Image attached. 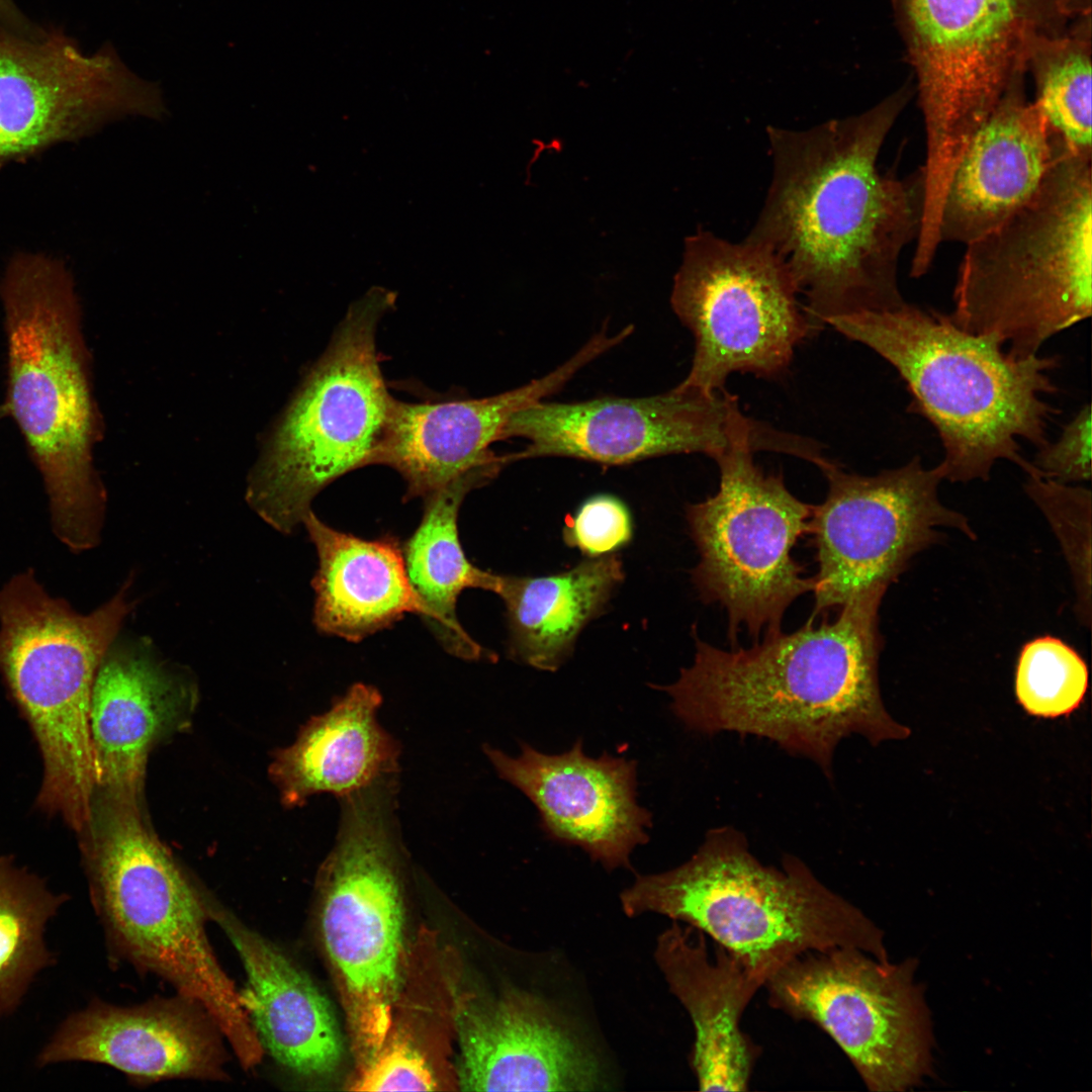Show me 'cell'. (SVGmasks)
<instances>
[{"mask_svg":"<svg viewBox=\"0 0 1092 1092\" xmlns=\"http://www.w3.org/2000/svg\"><path fill=\"white\" fill-rule=\"evenodd\" d=\"M389 783L343 797L339 833L318 873V925L358 1071L386 1041L403 960L398 839Z\"/></svg>","mask_w":1092,"mask_h":1092,"instance_id":"cell-10","label":"cell"},{"mask_svg":"<svg viewBox=\"0 0 1092 1092\" xmlns=\"http://www.w3.org/2000/svg\"><path fill=\"white\" fill-rule=\"evenodd\" d=\"M871 957L855 947L808 951L763 987L771 1007L825 1031L871 1091H904L931 1071L929 1013L914 960Z\"/></svg>","mask_w":1092,"mask_h":1092,"instance_id":"cell-14","label":"cell"},{"mask_svg":"<svg viewBox=\"0 0 1092 1092\" xmlns=\"http://www.w3.org/2000/svg\"><path fill=\"white\" fill-rule=\"evenodd\" d=\"M464 1091H588L600 1084L597 1061L539 997L507 989L497 997L456 1001Z\"/></svg>","mask_w":1092,"mask_h":1092,"instance_id":"cell-20","label":"cell"},{"mask_svg":"<svg viewBox=\"0 0 1092 1092\" xmlns=\"http://www.w3.org/2000/svg\"><path fill=\"white\" fill-rule=\"evenodd\" d=\"M221 1036L207 1012L182 996L133 1007L94 999L59 1024L35 1065L103 1064L145 1081L224 1080Z\"/></svg>","mask_w":1092,"mask_h":1092,"instance_id":"cell-19","label":"cell"},{"mask_svg":"<svg viewBox=\"0 0 1092 1092\" xmlns=\"http://www.w3.org/2000/svg\"><path fill=\"white\" fill-rule=\"evenodd\" d=\"M302 524L318 558L311 581L318 631L359 642L405 614L420 615L402 547L394 536L363 539L330 527L312 511Z\"/></svg>","mask_w":1092,"mask_h":1092,"instance_id":"cell-26","label":"cell"},{"mask_svg":"<svg viewBox=\"0 0 1092 1092\" xmlns=\"http://www.w3.org/2000/svg\"><path fill=\"white\" fill-rule=\"evenodd\" d=\"M392 297L355 303L285 411L247 488L251 508L290 534L315 495L344 474L374 464L394 398L376 352V330Z\"/></svg>","mask_w":1092,"mask_h":1092,"instance_id":"cell-9","label":"cell"},{"mask_svg":"<svg viewBox=\"0 0 1092 1092\" xmlns=\"http://www.w3.org/2000/svg\"><path fill=\"white\" fill-rule=\"evenodd\" d=\"M1090 16L1068 34L1040 31L1030 40L1026 70L1034 103L1050 128L1073 154L1092 157Z\"/></svg>","mask_w":1092,"mask_h":1092,"instance_id":"cell-31","label":"cell"},{"mask_svg":"<svg viewBox=\"0 0 1092 1092\" xmlns=\"http://www.w3.org/2000/svg\"><path fill=\"white\" fill-rule=\"evenodd\" d=\"M196 688L146 639H115L93 686L90 731L96 793L141 800L150 751L181 728Z\"/></svg>","mask_w":1092,"mask_h":1092,"instance_id":"cell-22","label":"cell"},{"mask_svg":"<svg viewBox=\"0 0 1092 1092\" xmlns=\"http://www.w3.org/2000/svg\"><path fill=\"white\" fill-rule=\"evenodd\" d=\"M161 100L109 43L85 55L62 29L29 38L0 23V167L117 116L153 117Z\"/></svg>","mask_w":1092,"mask_h":1092,"instance_id":"cell-16","label":"cell"},{"mask_svg":"<svg viewBox=\"0 0 1092 1092\" xmlns=\"http://www.w3.org/2000/svg\"><path fill=\"white\" fill-rule=\"evenodd\" d=\"M1092 157L1064 149L1034 195L966 245L947 314L1016 358L1092 309Z\"/></svg>","mask_w":1092,"mask_h":1092,"instance_id":"cell-7","label":"cell"},{"mask_svg":"<svg viewBox=\"0 0 1092 1092\" xmlns=\"http://www.w3.org/2000/svg\"><path fill=\"white\" fill-rule=\"evenodd\" d=\"M655 961L695 1029L691 1064L702 1091H746L759 1048L741 1017L762 984L728 950L709 954L705 934L676 921L657 938Z\"/></svg>","mask_w":1092,"mask_h":1092,"instance_id":"cell-24","label":"cell"},{"mask_svg":"<svg viewBox=\"0 0 1092 1092\" xmlns=\"http://www.w3.org/2000/svg\"><path fill=\"white\" fill-rule=\"evenodd\" d=\"M69 899L0 856V1018L13 1013L37 975L57 963L44 932Z\"/></svg>","mask_w":1092,"mask_h":1092,"instance_id":"cell-30","label":"cell"},{"mask_svg":"<svg viewBox=\"0 0 1092 1092\" xmlns=\"http://www.w3.org/2000/svg\"><path fill=\"white\" fill-rule=\"evenodd\" d=\"M827 325L890 363L911 395L910 408L936 430L943 480H987L1008 460L1025 471L1019 440L1037 448L1059 414L1045 394L1058 356L1016 358L989 336L958 328L947 314L906 302L885 311L834 317Z\"/></svg>","mask_w":1092,"mask_h":1092,"instance_id":"cell-3","label":"cell"},{"mask_svg":"<svg viewBox=\"0 0 1092 1092\" xmlns=\"http://www.w3.org/2000/svg\"><path fill=\"white\" fill-rule=\"evenodd\" d=\"M1065 145L1015 77L965 150L940 215L942 242L968 245L993 231L1037 191Z\"/></svg>","mask_w":1092,"mask_h":1092,"instance_id":"cell-23","label":"cell"},{"mask_svg":"<svg viewBox=\"0 0 1092 1092\" xmlns=\"http://www.w3.org/2000/svg\"><path fill=\"white\" fill-rule=\"evenodd\" d=\"M623 579V563L616 553L586 558L548 575L498 574L494 594L506 607L509 654L534 668L555 671Z\"/></svg>","mask_w":1092,"mask_h":1092,"instance_id":"cell-29","label":"cell"},{"mask_svg":"<svg viewBox=\"0 0 1092 1092\" xmlns=\"http://www.w3.org/2000/svg\"><path fill=\"white\" fill-rule=\"evenodd\" d=\"M1024 488L1049 521L1074 577L1077 613L1091 621V491L1036 473L1026 474Z\"/></svg>","mask_w":1092,"mask_h":1092,"instance_id":"cell-33","label":"cell"},{"mask_svg":"<svg viewBox=\"0 0 1092 1092\" xmlns=\"http://www.w3.org/2000/svg\"><path fill=\"white\" fill-rule=\"evenodd\" d=\"M912 92L904 85L862 113L808 129H766L772 176L746 239L782 263L817 332L834 317L906 303L898 265L921 229L924 174L899 178L877 163Z\"/></svg>","mask_w":1092,"mask_h":1092,"instance_id":"cell-1","label":"cell"},{"mask_svg":"<svg viewBox=\"0 0 1092 1092\" xmlns=\"http://www.w3.org/2000/svg\"><path fill=\"white\" fill-rule=\"evenodd\" d=\"M483 749L498 776L533 802L551 839L582 847L608 870L629 868L632 850L648 841L651 815L636 801V761L588 757L581 739L560 754L527 743L517 757Z\"/></svg>","mask_w":1092,"mask_h":1092,"instance_id":"cell-18","label":"cell"},{"mask_svg":"<svg viewBox=\"0 0 1092 1092\" xmlns=\"http://www.w3.org/2000/svg\"><path fill=\"white\" fill-rule=\"evenodd\" d=\"M564 542L585 558H598L622 549L632 539L633 519L628 507L612 494H596L568 516Z\"/></svg>","mask_w":1092,"mask_h":1092,"instance_id":"cell-34","label":"cell"},{"mask_svg":"<svg viewBox=\"0 0 1092 1092\" xmlns=\"http://www.w3.org/2000/svg\"><path fill=\"white\" fill-rule=\"evenodd\" d=\"M786 435L751 420L714 460L718 491L689 505L687 521L700 554L693 581L705 602L728 614L730 640L741 625L751 636L781 630L786 610L813 590L792 550L809 532L813 506L790 492L781 475L765 474L753 460L759 450L782 452Z\"/></svg>","mask_w":1092,"mask_h":1092,"instance_id":"cell-11","label":"cell"},{"mask_svg":"<svg viewBox=\"0 0 1092 1092\" xmlns=\"http://www.w3.org/2000/svg\"><path fill=\"white\" fill-rule=\"evenodd\" d=\"M782 263L745 239L699 230L687 238L672 309L692 332L695 352L684 386L713 393L732 373L776 378L817 331Z\"/></svg>","mask_w":1092,"mask_h":1092,"instance_id":"cell-13","label":"cell"},{"mask_svg":"<svg viewBox=\"0 0 1092 1092\" xmlns=\"http://www.w3.org/2000/svg\"><path fill=\"white\" fill-rule=\"evenodd\" d=\"M128 577L92 613L52 597L28 568L0 588V672L39 745L40 809L77 833L96 793L90 709L98 668L134 602Z\"/></svg>","mask_w":1092,"mask_h":1092,"instance_id":"cell-8","label":"cell"},{"mask_svg":"<svg viewBox=\"0 0 1092 1092\" xmlns=\"http://www.w3.org/2000/svg\"><path fill=\"white\" fill-rule=\"evenodd\" d=\"M1038 475L1061 482L1091 479V406L1084 404L1064 426L1060 437L1038 448L1030 462Z\"/></svg>","mask_w":1092,"mask_h":1092,"instance_id":"cell-36","label":"cell"},{"mask_svg":"<svg viewBox=\"0 0 1092 1092\" xmlns=\"http://www.w3.org/2000/svg\"><path fill=\"white\" fill-rule=\"evenodd\" d=\"M820 470L828 492L809 523L818 563L812 618L889 586L911 558L938 542L939 528L976 538L967 518L940 502L938 467L926 468L918 456L876 475L845 472L831 460Z\"/></svg>","mask_w":1092,"mask_h":1092,"instance_id":"cell-15","label":"cell"},{"mask_svg":"<svg viewBox=\"0 0 1092 1092\" xmlns=\"http://www.w3.org/2000/svg\"><path fill=\"white\" fill-rule=\"evenodd\" d=\"M204 901L245 968L241 997L263 1051L302 1077L334 1071L343 1041L326 997L273 942L206 894Z\"/></svg>","mask_w":1092,"mask_h":1092,"instance_id":"cell-25","label":"cell"},{"mask_svg":"<svg viewBox=\"0 0 1092 1092\" xmlns=\"http://www.w3.org/2000/svg\"><path fill=\"white\" fill-rule=\"evenodd\" d=\"M749 421L725 389L709 393L678 384L639 398L538 401L511 417L503 440H527L513 453L515 461L564 456L617 465L681 453L715 459Z\"/></svg>","mask_w":1092,"mask_h":1092,"instance_id":"cell-17","label":"cell"},{"mask_svg":"<svg viewBox=\"0 0 1092 1092\" xmlns=\"http://www.w3.org/2000/svg\"><path fill=\"white\" fill-rule=\"evenodd\" d=\"M887 588L854 597L832 622L811 617L794 632L765 633L749 648L720 649L694 631L693 663L657 689L689 730L766 738L832 778L843 738L858 734L876 745L910 734L888 714L880 692L878 620Z\"/></svg>","mask_w":1092,"mask_h":1092,"instance_id":"cell-2","label":"cell"},{"mask_svg":"<svg viewBox=\"0 0 1092 1092\" xmlns=\"http://www.w3.org/2000/svg\"><path fill=\"white\" fill-rule=\"evenodd\" d=\"M926 133L927 199L940 202L978 128L1026 71L1037 0H892Z\"/></svg>","mask_w":1092,"mask_h":1092,"instance_id":"cell-12","label":"cell"},{"mask_svg":"<svg viewBox=\"0 0 1092 1092\" xmlns=\"http://www.w3.org/2000/svg\"><path fill=\"white\" fill-rule=\"evenodd\" d=\"M381 700L374 687L353 685L275 754L269 774L284 805L299 806L318 793L343 798L395 772L398 746L376 719Z\"/></svg>","mask_w":1092,"mask_h":1092,"instance_id":"cell-27","label":"cell"},{"mask_svg":"<svg viewBox=\"0 0 1092 1092\" xmlns=\"http://www.w3.org/2000/svg\"><path fill=\"white\" fill-rule=\"evenodd\" d=\"M93 908L113 957L169 982L215 1022L249 1070L263 1049L206 935L203 892L150 827L141 800L96 794L81 833Z\"/></svg>","mask_w":1092,"mask_h":1092,"instance_id":"cell-6","label":"cell"},{"mask_svg":"<svg viewBox=\"0 0 1092 1092\" xmlns=\"http://www.w3.org/2000/svg\"><path fill=\"white\" fill-rule=\"evenodd\" d=\"M438 1082L426 1058L402 1035L390 1033L374 1057L359 1070L350 1090L433 1091Z\"/></svg>","mask_w":1092,"mask_h":1092,"instance_id":"cell-35","label":"cell"},{"mask_svg":"<svg viewBox=\"0 0 1092 1092\" xmlns=\"http://www.w3.org/2000/svg\"><path fill=\"white\" fill-rule=\"evenodd\" d=\"M620 899L630 917L656 913L711 936L762 986L808 951L855 947L889 962L883 931L862 911L796 856L763 864L731 826L711 829L679 867L637 876Z\"/></svg>","mask_w":1092,"mask_h":1092,"instance_id":"cell-5","label":"cell"},{"mask_svg":"<svg viewBox=\"0 0 1092 1092\" xmlns=\"http://www.w3.org/2000/svg\"><path fill=\"white\" fill-rule=\"evenodd\" d=\"M0 23L29 38H37L44 32V28L31 23L21 13L13 0H0Z\"/></svg>","mask_w":1092,"mask_h":1092,"instance_id":"cell-37","label":"cell"},{"mask_svg":"<svg viewBox=\"0 0 1092 1092\" xmlns=\"http://www.w3.org/2000/svg\"><path fill=\"white\" fill-rule=\"evenodd\" d=\"M6 416H7L6 408H5L4 404L2 403V404H0V421Z\"/></svg>","mask_w":1092,"mask_h":1092,"instance_id":"cell-39","label":"cell"},{"mask_svg":"<svg viewBox=\"0 0 1092 1092\" xmlns=\"http://www.w3.org/2000/svg\"><path fill=\"white\" fill-rule=\"evenodd\" d=\"M7 416L20 431L48 495L55 535L73 552L100 541L106 493L93 466L100 420L81 309L56 259L22 254L0 281Z\"/></svg>","mask_w":1092,"mask_h":1092,"instance_id":"cell-4","label":"cell"},{"mask_svg":"<svg viewBox=\"0 0 1092 1092\" xmlns=\"http://www.w3.org/2000/svg\"><path fill=\"white\" fill-rule=\"evenodd\" d=\"M1087 688L1085 661L1061 639L1043 636L1022 647L1015 693L1028 714L1044 718L1070 714L1082 703Z\"/></svg>","mask_w":1092,"mask_h":1092,"instance_id":"cell-32","label":"cell"},{"mask_svg":"<svg viewBox=\"0 0 1092 1092\" xmlns=\"http://www.w3.org/2000/svg\"><path fill=\"white\" fill-rule=\"evenodd\" d=\"M511 462L510 454L496 455L424 498L422 520L402 546L406 574L421 606L419 616L446 651L463 659H494L463 629L456 607L466 588L494 593L498 574L467 558L458 533L459 509L467 493L488 483Z\"/></svg>","mask_w":1092,"mask_h":1092,"instance_id":"cell-28","label":"cell"},{"mask_svg":"<svg viewBox=\"0 0 1092 1092\" xmlns=\"http://www.w3.org/2000/svg\"><path fill=\"white\" fill-rule=\"evenodd\" d=\"M1058 13L1065 16H1090L1091 0H1053Z\"/></svg>","mask_w":1092,"mask_h":1092,"instance_id":"cell-38","label":"cell"},{"mask_svg":"<svg viewBox=\"0 0 1092 1092\" xmlns=\"http://www.w3.org/2000/svg\"><path fill=\"white\" fill-rule=\"evenodd\" d=\"M606 330L540 379L478 399L407 403L394 400L375 464L396 470L406 483L404 499L426 498L470 468L493 459L489 446L518 411L557 392L584 365L616 346Z\"/></svg>","mask_w":1092,"mask_h":1092,"instance_id":"cell-21","label":"cell"}]
</instances>
